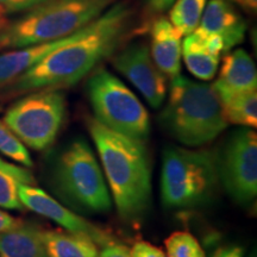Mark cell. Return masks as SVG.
I'll return each instance as SVG.
<instances>
[{"instance_id": "6da1fadb", "label": "cell", "mask_w": 257, "mask_h": 257, "mask_svg": "<svg viewBox=\"0 0 257 257\" xmlns=\"http://www.w3.org/2000/svg\"><path fill=\"white\" fill-rule=\"evenodd\" d=\"M133 22L134 11L127 3L112 5L72 41L18 76L12 82L14 89L28 92L75 85L117 50Z\"/></svg>"}, {"instance_id": "7a4b0ae2", "label": "cell", "mask_w": 257, "mask_h": 257, "mask_svg": "<svg viewBox=\"0 0 257 257\" xmlns=\"http://www.w3.org/2000/svg\"><path fill=\"white\" fill-rule=\"evenodd\" d=\"M87 126L118 213L127 221L141 219L149 210L153 194L144 143L114 133L94 118H89Z\"/></svg>"}, {"instance_id": "3957f363", "label": "cell", "mask_w": 257, "mask_h": 257, "mask_svg": "<svg viewBox=\"0 0 257 257\" xmlns=\"http://www.w3.org/2000/svg\"><path fill=\"white\" fill-rule=\"evenodd\" d=\"M160 121L170 136L187 147L210 143L229 124L212 86L182 75L172 79L168 101L161 112Z\"/></svg>"}, {"instance_id": "277c9868", "label": "cell", "mask_w": 257, "mask_h": 257, "mask_svg": "<svg viewBox=\"0 0 257 257\" xmlns=\"http://www.w3.org/2000/svg\"><path fill=\"white\" fill-rule=\"evenodd\" d=\"M113 0H49L0 28V47L24 48L70 36L108 9Z\"/></svg>"}, {"instance_id": "5b68a950", "label": "cell", "mask_w": 257, "mask_h": 257, "mask_svg": "<svg viewBox=\"0 0 257 257\" xmlns=\"http://www.w3.org/2000/svg\"><path fill=\"white\" fill-rule=\"evenodd\" d=\"M53 186L70 210L83 214H104L111 211L112 199L104 173L83 138L72 141L57 156Z\"/></svg>"}, {"instance_id": "8992f818", "label": "cell", "mask_w": 257, "mask_h": 257, "mask_svg": "<svg viewBox=\"0 0 257 257\" xmlns=\"http://www.w3.org/2000/svg\"><path fill=\"white\" fill-rule=\"evenodd\" d=\"M217 160L207 150L167 147L162 156L161 200L167 208L207 204L216 193Z\"/></svg>"}, {"instance_id": "52a82bcc", "label": "cell", "mask_w": 257, "mask_h": 257, "mask_svg": "<svg viewBox=\"0 0 257 257\" xmlns=\"http://www.w3.org/2000/svg\"><path fill=\"white\" fill-rule=\"evenodd\" d=\"M87 94L99 123L140 142L149 138V113L136 94L113 74L96 70L87 82Z\"/></svg>"}, {"instance_id": "ba28073f", "label": "cell", "mask_w": 257, "mask_h": 257, "mask_svg": "<svg viewBox=\"0 0 257 257\" xmlns=\"http://www.w3.org/2000/svg\"><path fill=\"white\" fill-rule=\"evenodd\" d=\"M64 111L66 100L62 92L41 89L16 101L6 111L4 123L24 146L43 150L55 141Z\"/></svg>"}, {"instance_id": "9c48e42d", "label": "cell", "mask_w": 257, "mask_h": 257, "mask_svg": "<svg viewBox=\"0 0 257 257\" xmlns=\"http://www.w3.org/2000/svg\"><path fill=\"white\" fill-rule=\"evenodd\" d=\"M218 176L225 191L239 205H249L257 195V135L239 128L229 137L217 160Z\"/></svg>"}, {"instance_id": "30bf717a", "label": "cell", "mask_w": 257, "mask_h": 257, "mask_svg": "<svg viewBox=\"0 0 257 257\" xmlns=\"http://www.w3.org/2000/svg\"><path fill=\"white\" fill-rule=\"evenodd\" d=\"M112 62L153 108H159L163 104L167 95V76L157 68L146 43L128 44L113 57Z\"/></svg>"}, {"instance_id": "8fae6325", "label": "cell", "mask_w": 257, "mask_h": 257, "mask_svg": "<svg viewBox=\"0 0 257 257\" xmlns=\"http://www.w3.org/2000/svg\"><path fill=\"white\" fill-rule=\"evenodd\" d=\"M18 194L24 207L55 221L68 232L87 237L101 246L114 242L110 233L51 198L43 189L34 185L22 184L18 188Z\"/></svg>"}, {"instance_id": "7c38bea8", "label": "cell", "mask_w": 257, "mask_h": 257, "mask_svg": "<svg viewBox=\"0 0 257 257\" xmlns=\"http://www.w3.org/2000/svg\"><path fill=\"white\" fill-rule=\"evenodd\" d=\"M197 29L219 37L226 53L244 41L246 23L231 0H207Z\"/></svg>"}, {"instance_id": "4fadbf2b", "label": "cell", "mask_w": 257, "mask_h": 257, "mask_svg": "<svg viewBox=\"0 0 257 257\" xmlns=\"http://www.w3.org/2000/svg\"><path fill=\"white\" fill-rule=\"evenodd\" d=\"M257 72L251 56L244 49H236L224 56L219 75L212 88L219 100L237 93L256 89Z\"/></svg>"}, {"instance_id": "5bb4252c", "label": "cell", "mask_w": 257, "mask_h": 257, "mask_svg": "<svg viewBox=\"0 0 257 257\" xmlns=\"http://www.w3.org/2000/svg\"><path fill=\"white\" fill-rule=\"evenodd\" d=\"M150 55L167 78L174 79L181 72V35L166 17L154 21L150 29Z\"/></svg>"}, {"instance_id": "9a60e30c", "label": "cell", "mask_w": 257, "mask_h": 257, "mask_svg": "<svg viewBox=\"0 0 257 257\" xmlns=\"http://www.w3.org/2000/svg\"><path fill=\"white\" fill-rule=\"evenodd\" d=\"M78 32L56 41L18 48V49L0 54V87L14 82L18 76H21L47 55H49L51 51L56 50L57 48L72 41L78 35Z\"/></svg>"}, {"instance_id": "2e32d148", "label": "cell", "mask_w": 257, "mask_h": 257, "mask_svg": "<svg viewBox=\"0 0 257 257\" xmlns=\"http://www.w3.org/2000/svg\"><path fill=\"white\" fill-rule=\"evenodd\" d=\"M0 257H48L43 231L22 221L0 232Z\"/></svg>"}, {"instance_id": "e0dca14e", "label": "cell", "mask_w": 257, "mask_h": 257, "mask_svg": "<svg viewBox=\"0 0 257 257\" xmlns=\"http://www.w3.org/2000/svg\"><path fill=\"white\" fill-rule=\"evenodd\" d=\"M181 56L192 75L200 80H211L216 75L220 55L207 47L198 32L193 31L186 36L181 44Z\"/></svg>"}, {"instance_id": "ac0fdd59", "label": "cell", "mask_w": 257, "mask_h": 257, "mask_svg": "<svg viewBox=\"0 0 257 257\" xmlns=\"http://www.w3.org/2000/svg\"><path fill=\"white\" fill-rule=\"evenodd\" d=\"M48 257H96L98 244L85 236L63 231H43Z\"/></svg>"}, {"instance_id": "d6986e66", "label": "cell", "mask_w": 257, "mask_h": 257, "mask_svg": "<svg viewBox=\"0 0 257 257\" xmlns=\"http://www.w3.org/2000/svg\"><path fill=\"white\" fill-rule=\"evenodd\" d=\"M30 170L0 159V207L6 210H23L18 188L22 184L34 185Z\"/></svg>"}, {"instance_id": "ffe728a7", "label": "cell", "mask_w": 257, "mask_h": 257, "mask_svg": "<svg viewBox=\"0 0 257 257\" xmlns=\"http://www.w3.org/2000/svg\"><path fill=\"white\" fill-rule=\"evenodd\" d=\"M220 102L227 123L245 127L257 126L256 89L230 95Z\"/></svg>"}, {"instance_id": "44dd1931", "label": "cell", "mask_w": 257, "mask_h": 257, "mask_svg": "<svg viewBox=\"0 0 257 257\" xmlns=\"http://www.w3.org/2000/svg\"><path fill=\"white\" fill-rule=\"evenodd\" d=\"M207 0H175L169 9V21L181 36L198 28Z\"/></svg>"}, {"instance_id": "7402d4cb", "label": "cell", "mask_w": 257, "mask_h": 257, "mask_svg": "<svg viewBox=\"0 0 257 257\" xmlns=\"http://www.w3.org/2000/svg\"><path fill=\"white\" fill-rule=\"evenodd\" d=\"M167 257H206L200 243L187 231H175L165 240Z\"/></svg>"}, {"instance_id": "603a6c76", "label": "cell", "mask_w": 257, "mask_h": 257, "mask_svg": "<svg viewBox=\"0 0 257 257\" xmlns=\"http://www.w3.org/2000/svg\"><path fill=\"white\" fill-rule=\"evenodd\" d=\"M0 153L19 165H23L24 167L32 166L31 156L27 147L3 121H0Z\"/></svg>"}, {"instance_id": "cb8c5ba5", "label": "cell", "mask_w": 257, "mask_h": 257, "mask_svg": "<svg viewBox=\"0 0 257 257\" xmlns=\"http://www.w3.org/2000/svg\"><path fill=\"white\" fill-rule=\"evenodd\" d=\"M49 0H0V8L4 12H23L37 8Z\"/></svg>"}, {"instance_id": "d4e9b609", "label": "cell", "mask_w": 257, "mask_h": 257, "mask_svg": "<svg viewBox=\"0 0 257 257\" xmlns=\"http://www.w3.org/2000/svg\"><path fill=\"white\" fill-rule=\"evenodd\" d=\"M130 251L133 257H167L162 249L157 248V246L148 242H144V240L135 243Z\"/></svg>"}, {"instance_id": "484cf974", "label": "cell", "mask_w": 257, "mask_h": 257, "mask_svg": "<svg viewBox=\"0 0 257 257\" xmlns=\"http://www.w3.org/2000/svg\"><path fill=\"white\" fill-rule=\"evenodd\" d=\"M96 257H133L130 249L126 245L119 243H108L102 246V250L98 252Z\"/></svg>"}, {"instance_id": "4316f807", "label": "cell", "mask_w": 257, "mask_h": 257, "mask_svg": "<svg viewBox=\"0 0 257 257\" xmlns=\"http://www.w3.org/2000/svg\"><path fill=\"white\" fill-rule=\"evenodd\" d=\"M244 249L240 245L231 244V245L221 246L216 252L212 255V257H243Z\"/></svg>"}, {"instance_id": "83f0119b", "label": "cell", "mask_w": 257, "mask_h": 257, "mask_svg": "<svg viewBox=\"0 0 257 257\" xmlns=\"http://www.w3.org/2000/svg\"><path fill=\"white\" fill-rule=\"evenodd\" d=\"M146 2L150 11L159 15L169 10L175 0H146Z\"/></svg>"}, {"instance_id": "f1b7e54d", "label": "cell", "mask_w": 257, "mask_h": 257, "mask_svg": "<svg viewBox=\"0 0 257 257\" xmlns=\"http://www.w3.org/2000/svg\"><path fill=\"white\" fill-rule=\"evenodd\" d=\"M21 223H22L21 219L12 217L11 214L6 213V212L0 210V232H3V231H6L9 229H12V227H16Z\"/></svg>"}, {"instance_id": "f546056e", "label": "cell", "mask_w": 257, "mask_h": 257, "mask_svg": "<svg viewBox=\"0 0 257 257\" xmlns=\"http://www.w3.org/2000/svg\"><path fill=\"white\" fill-rule=\"evenodd\" d=\"M4 16H5V12H4V10H3L2 8H0V23H2V22H5V19H4Z\"/></svg>"}, {"instance_id": "4dcf8cb0", "label": "cell", "mask_w": 257, "mask_h": 257, "mask_svg": "<svg viewBox=\"0 0 257 257\" xmlns=\"http://www.w3.org/2000/svg\"><path fill=\"white\" fill-rule=\"evenodd\" d=\"M249 257H256V251H253V252L250 253Z\"/></svg>"}, {"instance_id": "1f68e13d", "label": "cell", "mask_w": 257, "mask_h": 257, "mask_svg": "<svg viewBox=\"0 0 257 257\" xmlns=\"http://www.w3.org/2000/svg\"><path fill=\"white\" fill-rule=\"evenodd\" d=\"M4 24H6V22H2V23H0V28H2Z\"/></svg>"}, {"instance_id": "d6a6232c", "label": "cell", "mask_w": 257, "mask_h": 257, "mask_svg": "<svg viewBox=\"0 0 257 257\" xmlns=\"http://www.w3.org/2000/svg\"><path fill=\"white\" fill-rule=\"evenodd\" d=\"M2 49H3V48H2V47H0V50H2Z\"/></svg>"}]
</instances>
